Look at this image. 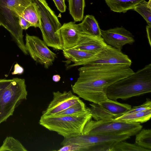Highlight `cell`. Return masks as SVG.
I'll use <instances>...</instances> for the list:
<instances>
[{"label": "cell", "instance_id": "obj_1", "mask_svg": "<svg viewBox=\"0 0 151 151\" xmlns=\"http://www.w3.org/2000/svg\"><path fill=\"white\" fill-rule=\"evenodd\" d=\"M79 77L72 91L80 98L98 104L108 98L107 88L134 72L125 65H87L78 69Z\"/></svg>", "mask_w": 151, "mask_h": 151}, {"label": "cell", "instance_id": "obj_2", "mask_svg": "<svg viewBox=\"0 0 151 151\" xmlns=\"http://www.w3.org/2000/svg\"><path fill=\"white\" fill-rule=\"evenodd\" d=\"M151 92V64L121 79L108 87V99L125 100Z\"/></svg>", "mask_w": 151, "mask_h": 151}, {"label": "cell", "instance_id": "obj_3", "mask_svg": "<svg viewBox=\"0 0 151 151\" xmlns=\"http://www.w3.org/2000/svg\"><path fill=\"white\" fill-rule=\"evenodd\" d=\"M32 0H0V23L8 31L17 45L26 55L28 54L23 40V29L19 24V17Z\"/></svg>", "mask_w": 151, "mask_h": 151}, {"label": "cell", "instance_id": "obj_4", "mask_svg": "<svg viewBox=\"0 0 151 151\" xmlns=\"http://www.w3.org/2000/svg\"><path fill=\"white\" fill-rule=\"evenodd\" d=\"M27 95L24 79H0V124L13 115L15 108L26 99Z\"/></svg>", "mask_w": 151, "mask_h": 151}, {"label": "cell", "instance_id": "obj_5", "mask_svg": "<svg viewBox=\"0 0 151 151\" xmlns=\"http://www.w3.org/2000/svg\"><path fill=\"white\" fill-rule=\"evenodd\" d=\"M92 118L90 111L82 115H42L39 123L48 130L57 132L64 138H68L82 134L85 125Z\"/></svg>", "mask_w": 151, "mask_h": 151}, {"label": "cell", "instance_id": "obj_6", "mask_svg": "<svg viewBox=\"0 0 151 151\" xmlns=\"http://www.w3.org/2000/svg\"><path fill=\"white\" fill-rule=\"evenodd\" d=\"M37 11L43 40L53 49L63 50L59 29L61 26L58 18L45 0H32Z\"/></svg>", "mask_w": 151, "mask_h": 151}, {"label": "cell", "instance_id": "obj_7", "mask_svg": "<svg viewBox=\"0 0 151 151\" xmlns=\"http://www.w3.org/2000/svg\"><path fill=\"white\" fill-rule=\"evenodd\" d=\"M140 123H131L112 120H93L85 125L82 134L85 135H135L142 128Z\"/></svg>", "mask_w": 151, "mask_h": 151}, {"label": "cell", "instance_id": "obj_8", "mask_svg": "<svg viewBox=\"0 0 151 151\" xmlns=\"http://www.w3.org/2000/svg\"><path fill=\"white\" fill-rule=\"evenodd\" d=\"M127 134L120 135H90L81 134L74 137L64 138L61 145L76 144L81 146L82 151H111L117 142L130 138Z\"/></svg>", "mask_w": 151, "mask_h": 151}, {"label": "cell", "instance_id": "obj_9", "mask_svg": "<svg viewBox=\"0 0 151 151\" xmlns=\"http://www.w3.org/2000/svg\"><path fill=\"white\" fill-rule=\"evenodd\" d=\"M92 117L95 120H110L124 114L132 108L131 105L108 99L98 104H90Z\"/></svg>", "mask_w": 151, "mask_h": 151}, {"label": "cell", "instance_id": "obj_10", "mask_svg": "<svg viewBox=\"0 0 151 151\" xmlns=\"http://www.w3.org/2000/svg\"><path fill=\"white\" fill-rule=\"evenodd\" d=\"M26 48L32 59L46 69L52 66L57 57L43 40L37 36L26 34Z\"/></svg>", "mask_w": 151, "mask_h": 151}, {"label": "cell", "instance_id": "obj_11", "mask_svg": "<svg viewBox=\"0 0 151 151\" xmlns=\"http://www.w3.org/2000/svg\"><path fill=\"white\" fill-rule=\"evenodd\" d=\"M132 63L127 55L121 51L107 45L84 62L82 65L120 64L130 66Z\"/></svg>", "mask_w": 151, "mask_h": 151}, {"label": "cell", "instance_id": "obj_12", "mask_svg": "<svg viewBox=\"0 0 151 151\" xmlns=\"http://www.w3.org/2000/svg\"><path fill=\"white\" fill-rule=\"evenodd\" d=\"M53 98L46 109L42 112V116H50L56 115L79 102L81 100L73 94L72 91H59L53 92Z\"/></svg>", "mask_w": 151, "mask_h": 151}, {"label": "cell", "instance_id": "obj_13", "mask_svg": "<svg viewBox=\"0 0 151 151\" xmlns=\"http://www.w3.org/2000/svg\"><path fill=\"white\" fill-rule=\"evenodd\" d=\"M101 37L108 45L121 51L123 46L135 42L132 33L122 26L106 30L101 29Z\"/></svg>", "mask_w": 151, "mask_h": 151}, {"label": "cell", "instance_id": "obj_14", "mask_svg": "<svg viewBox=\"0 0 151 151\" xmlns=\"http://www.w3.org/2000/svg\"><path fill=\"white\" fill-rule=\"evenodd\" d=\"M59 31L63 50L75 47L77 44L82 33L79 24L72 22L64 23L60 29Z\"/></svg>", "mask_w": 151, "mask_h": 151}, {"label": "cell", "instance_id": "obj_15", "mask_svg": "<svg viewBox=\"0 0 151 151\" xmlns=\"http://www.w3.org/2000/svg\"><path fill=\"white\" fill-rule=\"evenodd\" d=\"M106 45L102 37H96L81 33L77 44L72 48L95 54Z\"/></svg>", "mask_w": 151, "mask_h": 151}, {"label": "cell", "instance_id": "obj_16", "mask_svg": "<svg viewBox=\"0 0 151 151\" xmlns=\"http://www.w3.org/2000/svg\"><path fill=\"white\" fill-rule=\"evenodd\" d=\"M63 53L65 58L74 63L68 65L67 68L70 69L73 67L82 65L85 61L94 54L83 50L71 48L63 50Z\"/></svg>", "mask_w": 151, "mask_h": 151}, {"label": "cell", "instance_id": "obj_17", "mask_svg": "<svg viewBox=\"0 0 151 151\" xmlns=\"http://www.w3.org/2000/svg\"><path fill=\"white\" fill-rule=\"evenodd\" d=\"M111 10L114 12L125 13L133 9L135 6L145 0H105Z\"/></svg>", "mask_w": 151, "mask_h": 151}, {"label": "cell", "instance_id": "obj_18", "mask_svg": "<svg viewBox=\"0 0 151 151\" xmlns=\"http://www.w3.org/2000/svg\"><path fill=\"white\" fill-rule=\"evenodd\" d=\"M78 24L82 33L96 37H101V29L93 15H86L82 22Z\"/></svg>", "mask_w": 151, "mask_h": 151}, {"label": "cell", "instance_id": "obj_19", "mask_svg": "<svg viewBox=\"0 0 151 151\" xmlns=\"http://www.w3.org/2000/svg\"><path fill=\"white\" fill-rule=\"evenodd\" d=\"M151 117V109L124 114L114 121L131 123H142L149 120Z\"/></svg>", "mask_w": 151, "mask_h": 151}, {"label": "cell", "instance_id": "obj_20", "mask_svg": "<svg viewBox=\"0 0 151 151\" xmlns=\"http://www.w3.org/2000/svg\"><path fill=\"white\" fill-rule=\"evenodd\" d=\"M70 13L75 22H80L83 18L85 6V0H68Z\"/></svg>", "mask_w": 151, "mask_h": 151}, {"label": "cell", "instance_id": "obj_21", "mask_svg": "<svg viewBox=\"0 0 151 151\" xmlns=\"http://www.w3.org/2000/svg\"><path fill=\"white\" fill-rule=\"evenodd\" d=\"M21 16L29 22L32 27L40 28V23L39 16L36 7L32 1L24 9Z\"/></svg>", "mask_w": 151, "mask_h": 151}, {"label": "cell", "instance_id": "obj_22", "mask_svg": "<svg viewBox=\"0 0 151 151\" xmlns=\"http://www.w3.org/2000/svg\"><path fill=\"white\" fill-rule=\"evenodd\" d=\"M90 111L89 108L87 107L84 103L81 100L78 103L54 116L82 115L86 114Z\"/></svg>", "mask_w": 151, "mask_h": 151}, {"label": "cell", "instance_id": "obj_23", "mask_svg": "<svg viewBox=\"0 0 151 151\" xmlns=\"http://www.w3.org/2000/svg\"><path fill=\"white\" fill-rule=\"evenodd\" d=\"M135 143L141 147L151 151V130L141 129L136 134Z\"/></svg>", "mask_w": 151, "mask_h": 151}, {"label": "cell", "instance_id": "obj_24", "mask_svg": "<svg viewBox=\"0 0 151 151\" xmlns=\"http://www.w3.org/2000/svg\"><path fill=\"white\" fill-rule=\"evenodd\" d=\"M27 151V150L18 140L12 137H7L0 147V151Z\"/></svg>", "mask_w": 151, "mask_h": 151}, {"label": "cell", "instance_id": "obj_25", "mask_svg": "<svg viewBox=\"0 0 151 151\" xmlns=\"http://www.w3.org/2000/svg\"><path fill=\"white\" fill-rule=\"evenodd\" d=\"M133 10L142 16L147 24L151 25V0L143 1L135 6Z\"/></svg>", "mask_w": 151, "mask_h": 151}, {"label": "cell", "instance_id": "obj_26", "mask_svg": "<svg viewBox=\"0 0 151 151\" xmlns=\"http://www.w3.org/2000/svg\"><path fill=\"white\" fill-rule=\"evenodd\" d=\"M111 151H149L139 146L135 143L131 144L124 141L117 142L112 147Z\"/></svg>", "mask_w": 151, "mask_h": 151}, {"label": "cell", "instance_id": "obj_27", "mask_svg": "<svg viewBox=\"0 0 151 151\" xmlns=\"http://www.w3.org/2000/svg\"><path fill=\"white\" fill-rule=\"evenodd\" d=\"M149 109H151V101L150 99L147 98L146 101L144 103L139 106L132 107L124 114Z\"/></svg>", "mask_w": 151, "mask_h": 151}, {"label": "cell", "instance_id": "obj_28", "mask_svg": "<svg viewBox=\"0 0 151 151\" xmlns=\"http://www.w3.org/2000/svg\"><path fill=\"white\" fill-rule=\"evenodd\" d=\"M60 148L59 151H82L81 146L76 144H70L66 145Z\"/></svg>", "mask_w": 151, "mask_h": 151}, {"label": "cell", "instance_id": "obj_29", "mask_svg": "<svg viewBox=\"0 0 151 151\" xmlns=\"http://www.w3.org/2000/svg\"><path fill=\"white\" fill-rule=\"evenodd\" d=\"M58 10L61 12L65 11L66 6L65 0H53Z\"/></svg>", "mask_w": 151, "mask_h": 151}, {"label": "cell", "instance_id": "obj_30", "mask_svg": "<svg viewBox=\"0 0 151 151\" xmlns=\"http://www.w3.org/2000/svg\"><path fill=\"white\" fill-rule=\"evenodd\" d=\"M19 24L21 28L23 29H27L30 27H32L31 24L21 16L19 18Z\"/></svg>", "mask_w": 151, "mask_h": 151}, {"label": "cell", "instance_id": "obj_31", "mask_svg": "<svg viewBox=\"0 0 151 151\" xmlns=\"http://www.w3.org/2000/svg\"><path fill=\"white\" fill-rule=\"evenodd\" d=\"M23 68L20 66L18 64L16 63L14 66V71L12 74L13 75L21 74L24 72Z\"/></svg>", "mask_w": 151, "mask_h": 151}, {"label": "cell", "instance_id": "obj_32", "mask_svg": "<svg viewBox=\"0 0 151 151\" xmlns=\"http://www.w3.org/2000/svg\"><path fill=\"white\" fill-rule=\"evenodd\" d=\"M146 32L147 35V38L148 40L149 44L151 46V25H148L146 27Z\"/></svg>", "mask_w": 151, "mask_h": 151}, {"label": "cell", "instance_id": "obj_33", "mask_svg": "<svg viewBox=\"0 0 151 151\" xmlns=\"http://www.w3.org/2000/svg\"><path fill=\"white\" fill-rule=\"evenodd\" d=\"M60 76L59 75L57 74L53 76L52 79L54 81L57 82L60 80Z\"/></svg>", "mask_w": 151, "mask_h": 151}, {"label": "cell", "instance_id": "obj_34", "mask_svg": "<svg viewBox=\"0 0 151 151\" xmlns=\"http://www.w3.org/2000/svg\"><path fill=\"white\" fill-rule=\"evenodd\" d=\"M0 26H1V24H0Z\"/></svg>", "mask_w": 151, "mask_h": 151}]
</instances>
